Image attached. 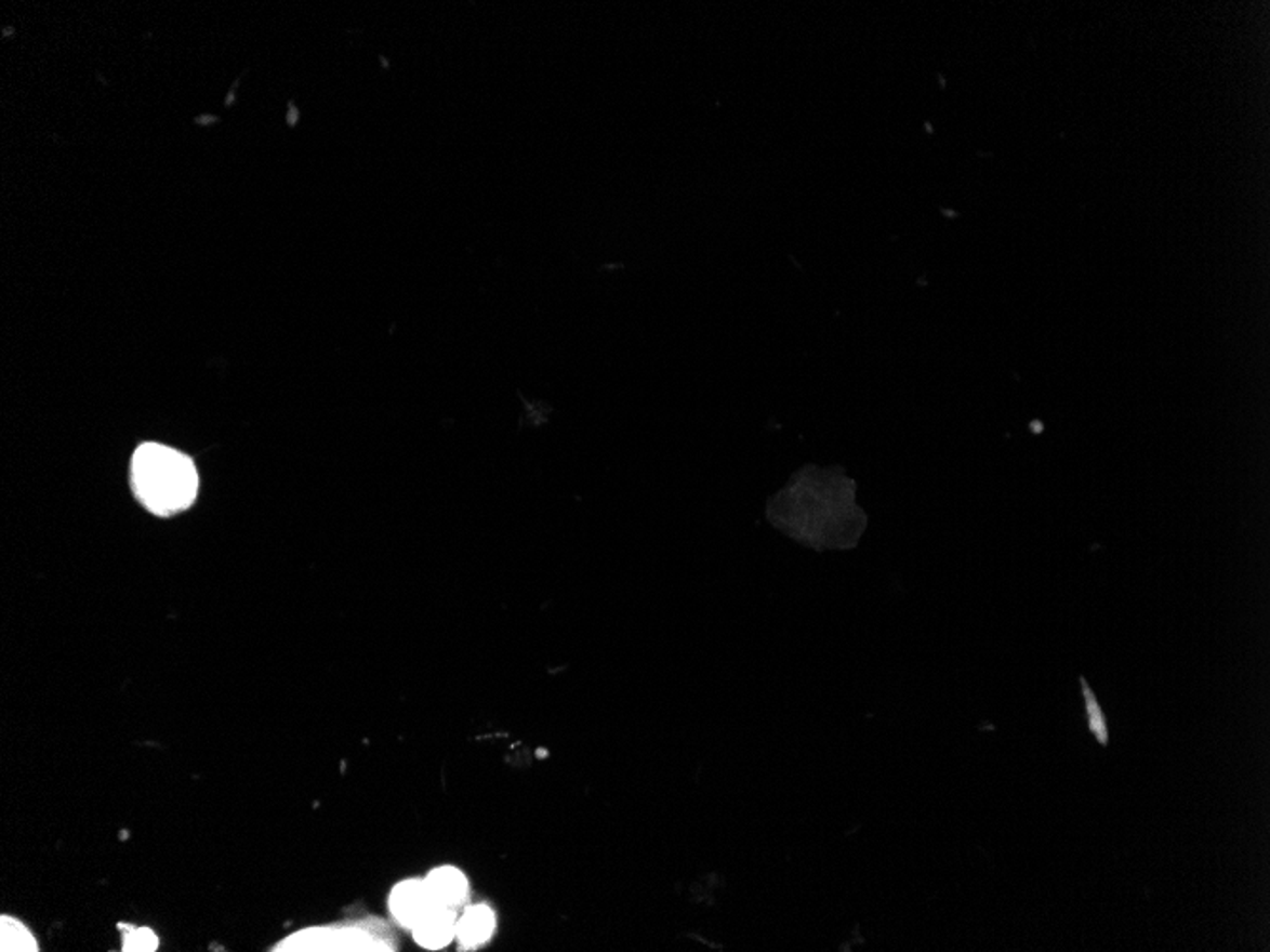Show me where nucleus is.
Instances as JSON below:
<instances>
[{"label": "nucleus", "mask_w": 1270, "mask_h": 952, "mask_svg": "<svg viewBox=\"0 0 1270 952\" xmlns=\"http://www.w3.org/2000/svg\"><path fill=\"white\" fill-rule=\"evenodd\" d=\"M132 485L150 514L170 517L197 499V468L187 454L172 447L145 444L132 459Z\"/></svg>", "instance_id": "1"}, {"label": "nucleus", "mask_w": 1270, "mask_h": 952, "mask_svg": "<svg viewBox=\"0 0 1270 952\" xmlns=\"http://www.w3.org/2000/svg\"><path fill=\"white\" fill-rule=\"evenodd\" d=\"M391 944L381 941L373 929L361 926L348 928H313L276 944L275 951H391Z\"/></svg>", "instance_id": "2"}, {"label": "nucleus", "mask_w": 1270, "mask_h": 952, "mask_svg": "<svg viewBox=\"0 0 1270 952\" xmlns=\"http://www.w3.org/2000/svg\"><path fill=\"white\" fill-rule=\"evenodd\" d=\"M434 907L436 905L432 901L431 891L421 878H409L396 884L388 896V911L393 914L394 922L406 929H413L416 922Z\"/></svg>", "instance_id": "3"}, {"label": "nucleus", "mask_w": 1270, "mask_h": 952, "mask_svg": "<svg viewBox=\"0 0 1270 952\" xmlns=\"http://www.w3.org/2000/svg\"><path fill=\"white\" fill-rule=\"evenodd\" d=\"M457 921H459V914L453 909L434 907L424 914L421 921L416 922L411 934H413V939L419 947L428 949V951H438L457 939Z\"/></svg>", "instance_id": "4"}, {"label": "nucleus", "mask_w": 1270, "mask_h": 952, "mask_svg": "<svg viewBox=\"0 0 1270 952\" xmlns=\"http://www.w3.org/2000/svg\"><path fill=\"white\" fill-rule=\"evenodd\" d=\"M436 907L459 911L468 899V881L457 867H438L424 878Z\"/></svg>", "instance_id": "5"}, {"label": "nucleus", "mask_w": 1270, "mask_h": 952, "mask_svg": "<svg viewBox=\"0 0 1270 952\" xmlns=\"http://www.w3.org/2000/svg\"><path fill=\"white\" fill-rule=\"evenodd\" d=\"M497 926V916L487 905H474L464 909V913L457 921V941L464 949H476L487 943L493 936Z\"/></svg>", "instance_id": "6"}, {"label": "nucleus", "mask_w": 1270, "mask_h": 952, "mask_svg": "<svg viewBox=\"0 0 1270 952\" xmlns=\"http://www.w3.org/2000/svg\"><path fill=\"white\" fill-rule=\"evenodd\" d=\"M39 949V941L24 922L6 914L0 918V951L37 952Z\"/></svg>", "instance_id": "7"}, {"label": "nucleus", "mask_w": 1270, "mask_h": 952, "mask_svg": "<svg viewBox=\"0 0 1270 952\" xmlns=\"http://www.w3.org/2000/svg\"><path fill=\"white\" fill-rule=\"evenodd\" d=\"M118 928L122 929V951L124 952H155L160 947V939H158L157 931L150 928H143V926H125L120 924Z\"/></svg>", "instance_id": "8"}, {"label": "nucleus", "mask_w": 1270, "mask_h": 952, "mask_svg": "<svg viewBox=\"0 0 1270 952\" xmlns=\"http://www.w3.org/2000/svg\"><path fill=\"white\" fill-rule=\"evenodd\" d=\"M1086 702H1088V717H1090V728L1098 736L1099 742L1106 743L1109 738L1107 736L1106 720H1103V713L1099 710L1098 702L1090 690L1086 688Z\"/></svg>", "instance_id": "9"}]
</instances>
